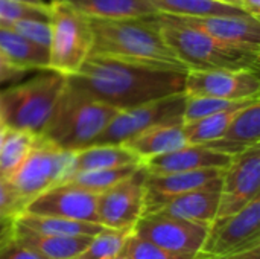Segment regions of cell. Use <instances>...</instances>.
Returning <instances> with one entry per match:
<instances>
[{
  "label": "cell",
  "mask_w": 260,
  "mask_h": 259,
  "mask_svg": "<svg viewBox=\"0 0 260 259\" xmlns=\"http://www.w3.org/2000/svg\"><path fill=\"white\" fill-rule=\"evenodd\" d=\"M184 70L155 67L105 56H88L67 84L116 110L184 93Z\"/></svg>",
  "instance_id": "cell-1"
},
{
  "label": "cell",
  "mask_w": 260,
  "mask_h": 259,
  "mask_svg": "<svg viewBox=\"0 0 260 259\" xmlns=\"http://www.w3.org/2000/svg\"><path fill=\"white\" fill-rule=\"evenodd\" d=\"M90 23L93 29L90 56H105L187 72L163 38L157 14L120 20L90 18Z\"/></svg>",
  "instance_id": "cell-2"
},
{
  "label": "cell",
  "mask_w": 260,
  "mask_h": 259,
  "mask_svg": "<svg viewBox=\"0 0 260 259\" xmlns=\"http://www.w3.org/2000/svg\"><path fill=\"white\" fill-rule=\"evenodd\" d=\"M160 31L187 70H257L260 53L218 41L171 15L157 14Z\"/></svg>",
  "instance_id": "cell-3"
},
{
  "label": "cell",
  "mask_w": 260,
  "mask_h": 259,
  "mask_svg": "<svg viewBox=\"0 0 260 259\" xmlns=\"http://www.w3.org/2000/svg\"><path fill=\"white\" fill-rule=\"evenodd\" d=\"M119 110L66 84L55 111L40 134L64 151H78L94 143Z\"/></svg>",
  "instance_id": "cell-4"
},
{
  "label": "cell",
  "mask_w": 260,
  "mask_h": 259,
  "mask_svg": "<svg viewBox=\"0 0 260 259\" xmlns=\"http://www.w3.org/2000/svg\"><path fill=\"white\" fill-rule=\"evenodd\" d=\"M67 76L41 70L40 75L0 90V114L6 128L41 134L66 89Z\"/></svg>",
  "instance_id": "cell-5"
},
{
  "label": "cell",
  "mask_w": 260,
  "mask_h": 259,
  "mask_svg": "<svg viewBox=\"0 0 260 259\" xmlns=\"http://www.w3.org/2000/svg\"><path fill=\"white\" fill-rule=\"evenodd\" d=\"M49 23V70L72 76L79 72L91 52L90 17L64 0H50Z\"/></svg>",
  "instance_id": "cell-6"
},
{
  "label": "cell",
  "mask_w": 260,
  "mask_h": 259,
  "mask_svg": "<svg viewBox=\"0 0 260 259\" xmlns=\"http://www.w3.org/2000/svg\"><path fill=\"white\" fill-rule=\"evenodd\" d=\"M70 157V151L61 150L40 134L35 136L26 159L9 179L23 200L24 208L37 195L59 183L66 177Z\"/></svg>",
  "instance_id": "cell-7"
},
{
  "label": "cell",
  "mask_w": 260,
  "mask_h": 259,
  "mask_svg": "<svg viewBox=\"0 0 260 259\" xmlns=\"http://www.w3.org/2000/svg\"><path fill=\"white\" fill-rule=\"evenodd\" d=\"M184 93L155 99L128 110H119L93 145H122L139 133L163 124H183Z\"/></svg>",
  "instance_id": "cell-8"
},
{
  "label": "cell",
  "mask_w": 260,
  "mask_h": 259,
  "mask_svg": "<svg viewBox=\"0 0 260 259\" xmlns=\"http://www.w3.org/2000/svg\"><path fill=\"white\" fill-rule=\"evenodd\" d=\"M260 247V197L236 214L216 217L206 235L201 253L224 258Z\"/></svg>",
  "instance_id": "cell-9"
},
{
  "label": "cell",
  "mask_w": 260,
  "mask_h": 259,
  "mask_svg": "<svg viewBox=\"0 0 260 259\" xmlns=\"http://www.w3.org/2000/svg\"><path fill=\"white\" fill-rule=\"evenodd\" d=\"M209 226L161 212H151L139 218L133 234L174 253L200 255Z\"/></svg>",
  "instance_id": "cell-10"
},
{
  "label": "cell",
  "mask_w": 260,
  "mask_h": 259,
  "mask_svg": "<svg viewBox=\"0 0 260 259\" xmlns=\"http://www.w3.org/2000/svg\"><path fill=\"white\" fill-rule=\"evenodd\" d=\"M145 177L146 171L140 166L125 180L98 194L99 224L116 231H133L145 212Z\"/></svg>",
  "instance_id": "cell-11"
},
{
  "label": "cell",
  "mask_w": 260,
  "mask_h": 259,
  "mask_svg": "<svg viewBox=\"0 0 260 259\" xmlns=\"http://www.w3.org/2000/svg\"><path fill=\"white\" fill-rule=\"evenodd\" d=\"M257 197H260V143L233 156L222 171L216 217L236 214Z\"/></svg>",
  "instance_id": "cell-12"
},
{
  "label": "cell",
  "mask_w": 260,
  "mask_h": 259,
  "mask_svg": "<svg viewBox=\"0 0 260 259\" xmlns=\"http://www.w3.org/2000/svg\"><path fill=\"white\" fill-rule=\"evenodd\" d=\"M184 95L229 101L260 99L257 70H187Z\"/></svg>",
  "instance_id": "cell-13"
},
{
  "label": "cell",
  "mask_w": 260,
  "mask_h": 259,
  "mask_svg": "<svg viewBox=\"0 0 260 259\" xmlns=\"http://www.w3.org/2000/svg\"><path fill=\"white\" fill-rule=\"evenodd\" d=\"M96 198L98 194L94 192L67 182H61L30 200L23 212L99 223L96 214Z\"/></svg>",
  "instance_id": "cell-14"
},
{
  "label": "cell",
  "mask_w": 260,
  "mask_h": 259,
  "mask_svg": "<svg viewBox=\"0 0 260 259\" xmlns=\"http://www.w3.org/2000/svg\"><path fill=\"white\" fill-rule=\"evenodd\" d=\"M171 17L218 41L260 53V18L251 15Z\"/></svg>",
  "instance_id": "cell-15"
},
{
  "label": "cell",
  "mask_w": 260,
  "mask_h": 259,
  "mask_svg": "<svg viewBox=\"0 0 260 259\" xmlns=\"http://www.w3.org/2000/svg\"><path fill=\"white\" fill-rule=\"evenodd\" d=\"M224 169H198L169 174H148L145 177V214L155 212L168 200L198 189L219 179Z\"/></svg>",
  "instance_id": "cell-16"
},
{
  "label": "cell",
  "mask_w": 260,
  "mask_h": 259,
  "mask_svg": "<svg viewBox=\"0 0 260 259\" xmlns=\"http://www.w3.org/2000/svg\"><path fill=\"white\" fill-rule=\"evenodd\" d=\"M232 157L206 145L186 143L171 153L157 156L142 163L148 174H169L198 169H225Z\"/></svg>",
  "instance_id": "cell-17"
},
{
  "label": "cell",
  "mask_w": 260,
  "mask_h": 259,
  "mask_svg": "<svg viewBox=\"0 0 260 259\" xmlns=\"http://www.w3.org/2000/svg\"><path fill=\"white\" fill-rule=\"evenodd\" d=\"M221 198V177L206 186L184 192L168 200L155 212L183 218L193 223L210 224L218 214ZM151 214V212H149Z\"/></svg>",
  "instance_id": "cell-18"
},
{
  "label": "cell",
  "mask_w": 260,
  "mask_h": 259,
  "mask_svg": "<svg viewBox=\"0 0 260 259\" xmlns=\"http://www.w3.org/2000/svg\"><path fill=\"white\" fill-rule=\"evenodd\" d=\"M12 237L43 259H76L93 238L43 234L17 223L15 220L12 226Z\"/></svg>",
  "instance_id": "cell-19"
},
{
  "label": "cell",
  "mask_w": 260,
  "mask_h": 259,
  "mask_svg": "<svg viewBox=\"0 0 260 259\" xmlns=\"http://www.w3.org/2000/svg\"><path fill=\"white\" fill-rule=\"evenodd\" d=\"M260 143V99L242 107L232 119L225 133L206 147L230 157Z\"/></svg>",
  "instance_id": "cell-20"
},
{
  "label": "cell",
  "mask_w": 260,
  "mask_h": 259,
  "mask_svg": "<svg viewBox=\"0 0 260 259\" xmlns=\"http://www.w3.org/2000/svg\"><path fill=\"white\" fill-rule=\"evenodd\" d=\"M187 143L183 124H163L151 127L129 140L123 142L140 163L154 159L157 156L178 150Z\"/></svg>",
  "instance_id": "cell-21"
},
{
  "label": "cell",
  "mask_w": 260,
  "mask_h": 259,
  "mask_svg": "<svg viewBox=\"0 0 260 259\" xmlns=\"http://www.w3.org/2000/svg\"><path fill=\"white\" fill-rule=\"evenodd\" d=\"M131 163H140V162L125 145H110V143L90 145L72 153L70 165L66 177L76 172L107 169V168H116Z\"/></svg>",
  "instance_id": "cell-22"
},
{
  "label": "cell",
  "mask_w": 260,
  "mask_h": 259,
  "mask_svg": "<svg viewBox=\"0 0 260 259\" xmlns=\"http://www.w3.org/2000/svg\"><path fill=\"white\" fill-rule=\"evenodd\" d=\"M0 52L24 72L49 70V49L23 37L11 26H0Z\"/></svg>",
  "instance_id": "cell-23"
},
{
  "label": "cell",
  "mask_w": 260,
  "mask_h": 259,
  "mask_svg": "<svg viewBox=\"0 0 260 259\" xmlns=\"http://www.w3.org/2000/svg\"><path fill=\"white\" fill-rule=\"evenodd\" d=\"M90 18L120 20L155 15L151 0H64Z\"/></svg>",
  "instance_id": "cell-24"
},
{
  "label": "cell",
  "mask_w": 260,
  "mask_h": 259,
  "mask_svg": "<svg viewBox=\"0 0 260 259\" xmlns=\"http://www.w3.org/2000/svg\"><path fill=\"white\" fill-rule=\"evenodd\" d=\"M14 220L29 229L43 234H55V235H70V237H94L102 232L105 227L99 223L90 221H76L59 217H47V215H35L29 212H20L14 217Z\"/></svg>",
  "instance_id": "cell-25"
},
{
  "label": "cell",
  "mask_w": 260,
  "mask_h": 259,
  "mask_svg": "<svg viewBox=\"0 0 260 259\" xmlns=\"http://www.w3.org/2000/svg\"><path fill=\"white\" fill-rule=\"evenodd\" d=\"M157 14L175 17L248 15L241 8L222 0H151Z\"/></svg>",
  "instance_id": "cell-26"
},
{
  "label": "cell",
  "mask_w": 260,
  "mask_h": 259,
  "mask_svg": "<svg viewBox=\"0 0 260 259\" xmlns=\"http://www.w3.org/2000/svg\"><path fill=\"white\" fill-rule=\"evenodd\" d=\"M142 163H131V165H123V166H116V168H107V169H94V171H84V172H76L69 177H66L61 182H67L72 185H76L79 188H84L90 192L101 194L116 183L125 180L129 177L133 172H136ZM59 182V183H61Z\"/></svg>",
  "instance_id": "cell-27"
},
{
  "label": "cell",
  "mask_w": 260,
  "mask_h": 259,
  "mask_svg": "<svg viewBox=\"0 0 260 259\" xmlns=\"http://www.w3.org/2000/svg\"><path fill=\"white\" fill-rule=\"evenodd\" d=\"M35 136L37 134L30 131L8 128L6 137L0 148V177L9 180L14 176V172L26 159Z\"/></svg>",
  "instance_id": "cell-28"
},
{
  "label": "cell",
  "mask_w": 260,
  "mask_h": 259,
  "mask_svg": "<svg viewBox=\"0 0 260 259\" xmlns=\"http://www.w3.org/2000/svg\"><path fill=\"white\" fill-rule=\"evenodd\" d=\"M241 108L236 110H227V111H219L187 124H183L184 136L187 143H197V145H206L209 142H213L219 139L225 130L229 128L232 119Z\"/></svg>",
  "instance_id": "cell-29"
},
{
  "label": "cell",
  "mask_w": 260,
  "mask_h": 259,
  "mask_svg": "<svg viewBox=\"0 0 260 259\" xmlns=\"http://www.w3.org/2000/svg\"><path fill=\"white\" fill-rule=\"evenodd\" d=\"M257 99H245V101H229L213 96H189L186 95L184 110H183V124L219 113L227 110L242 108Z\"/></svg>",
  "instance_id": "cell-30"
},
{
  "label": "cell",
  "mask_w": 260,
  "mask_h": 259,
  "mask_svg": "<svg viewBox=\"0 0 260 259\" xmlns=\"http://www.w3.org/2000/svg\"><path fill=\"white\" fill-rule=\"evenodd\" d=\"M131 231H116L105 227L94 235L84 252L76 259H111L119 255Z\"/></svg>",
  "instance_id": "cell-31"
},
{
  "label": "cell",
  "mask_w": 260,
  "mask_h": 259,
  "mask_svg": "<svg viewBox=\"0 0 260 259\" xmlns=\"http://www.w3.org/2000/svg\"><path fill=\"white\" fill-rule=\"evenodd\" d=\"M122 253H125L128 259H207L209 256L200 253V255H181V253H174L166 249H161L136 234L133 231L129 232L125 246L122 249Z\"/></svg>",
  "instance_id": "cell-32"
},
{
  "label": "cell",
  "mask_w": 260,
  "mask_h": 259,
  "mask_svg": "<svg viewBox=\"0 0 260 259\" xmlns=\"http://www.w3.org/2000/svg\"><path fill=\"white\" fill-rule=\"evenodd\" d=\"M21 18L49 20V3L44 6H37L15 0H0V26H9Z\"/></svg>",
  "instance_id": "cell-33"
},
{
  "label": "cell",
  "mask_w": 260,
  "mask_h": 259,
  "mask_svg": "<svg viewBox=\"0 0 260 259\" xmlns=\"http://www.w3.org/2000/svg\"><path fill=\"white\" fill-rule=\"evenodd\" d=\"M14 31L29 38L30 41L49 49L50 44V23L46 18H21L9 24Z\"/></svg>",
  "instance_id": "cell-34"
},
{
  "label": "cell",
  "mask_w": 260,
  "mask_h": 259,
  "mask_svg": "<svg viewBox=\"0 0 260 259\" xmlns=\"http://www.w3.org/2000/svg\"><path fill=\"white\" fill-rule=\"evenodd\" d=\"M24 211V203L12 186L11 180L0 177V215L2 217H15Z\"/></svg>",
  "instance_id": "cell-35"
},
{
  "label": "cell",
  "mask_w": 260,
  "mask_h": 259,
  "mask_svg": "<svg viewBox=\"0 0 260 259\" xmlns=\"http://www.w3.org/2000/svg\"><path fill=\"white\" fill-rule=\"evenodd\" d=\"M0 259H43L40 258L35 252L24 247L18 241L11 237L2 247H0Z\"/></svg>",
  "instance_id": "cell-36"
},
{
  "label": "cell",
  "mask_w": 260,
  "mask_h": 259,
  "mask_svg": "<svg viewBox=\"0 0 260 259\" xmlns=\"http://www.w3.org/2000/svg\"><path fill=\"white\" fill-rule=\"evenodd\" d=\"M26 72L15 67L2 52H0V84L6 82V81H12L17 78H21Z\"/></svg>",
  "instance_id": "cell-37"
},
{
  "label": "cell",
  "mask_w": 260,
  "mask_h": 259,
  "mask_svg": "<svg viewBox=\"0 0 260 259\" xmlns=\"http://www.w3.org/2000/svg\"><path fill=\"white\" fill-rule=\"evenodd\" d=\"M236 5L248 15L260 18V0H236Z\"/></svg>",
  "instance_id": "cell-38"
},
{
  "label": "cell",
  "mask_w": 260,
  "mask_h": 259,
  "mask_svg": "<svg viewBox=\"0 0 260 259\" xmlns=\"http://www.w3.org/2000/svg\"><path fill=\"white\" fill-rule=\"evenodd\" d=\"M12 226H14V218L8 217L0 221V247L12 237Z\"/></svg>",
  "instance_id": "cell-39"
},
{
  "label": "cell",
  "mask_w": 260,
  "mask_h": 259,
  "mask_svg": "<svg viewBox=\"0 0 260 259\" xmlns=\"http://www.w3.org/2000/svg\"><path fill=\"white\" fill-rule=\"evenodd\" d=\"M216 259H260V247L242 252V253H236V255H230V256H224V258Z\"/></svg>",
  "instance_id": "cell-40"
},
{
  "label": "cell",
  "mask_w": 260,
  "mask_h": 259,
  "mask_svg": "<svg viewBox=\"0 0 260 259\" xmlns=\"http://www.w3.org/2000/svg\"><path fill=\"white\" fill-rule=\"evenodd\" d=\"M15 2H23V3H29V5H37V6H44V5H47L44 0H15Z\"/></svg>",
  "instance_id": "cell-41"
},
{
  "label": "cell",
  "mask_w": 260,
  "mask_h": 259,
  "mask_svg": "<svg viewBox=\"0 0 260 259\" xmlns=\"http://www.w3.org/2000/svg\"><path fill=\"white\" fill-rule=\"evenodd\" d=\"M6 133H8V128L6 127H0V148H2V143L6 137Z\"/></svg>",
  "instance_id": "cell-42"
},
{
  "label": "cell",
  "mask_w": 260,
  "mask_h": 259,
  "mask_svg": "<svg viewBox=\"0 0 260 259\" xmlns=\"http://www.w3.org/2000/svg\"><path fill=\"white\" fill-rule=\"evenodd\" d=\"M111 259H128V256H126L125 253H122V252H120L119 255H116L114 258H111Z\"/></svg>",
  "instance_id": "cell-43"
},
{
  "label": "cell",
  "mask_w": 260,
  "mask_h": 259,
  "mask_svg": "<svg viewBox=\"0 0 260 259\" xmlns=\"http://www.w3.org/2000/svg\"><path fill=\"white\" fill-rule=\"evenodd\" d=\"M0 127H5V125H3V122H2V114H0Z\"/></svg>",
  "instance_id": "cell-44"
},
{
  "label": "cell",
  "mask_w": 260,
  "mask_h": 259,
  "mask_svg": "<svg viewBox=\"0 0 260 259\" xmlns=\"http://www.w3.org/2000/svg\"><path fill=\"white\" fill-rule=\"evenodd\" d=\"M222 2H227V3H230L232 0H222ZM230 5H232V3H230ZM233 6H235V5H233Z\"/></svg>",
  "instance_id": "cell-45"
},
{
  "label": "cell",
  "mask_w": 260,
  "mask_h": 259,
  "mask_svg": "<svg viewBox=\"0 0 260 259\" xmlns=\"http://www.w3.org/2000/svg\"><path fill=\"white\" fill-rule=\"evenodd\" d=\"M3 218H5V217H2V215H0V221H2V220H3ZM6 218H8V217H6Z\"/></svg>",
  "instance_id": "cell-46"
},
{
  "label": "cell",
  "mask_w": 260,
  "mask_h": 259,
  "mask_svg": "<svg viewBox=\"0 0 260 259\" xmlns=\"http://www.w3.org/2000/svg\"><path fill=\"white\" fill-rule=\"evenodd\" d=\"M207 259H212V258H207Z\"/></svg>",
  "instance_id": "cell-47"
}]
</instances>
